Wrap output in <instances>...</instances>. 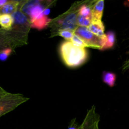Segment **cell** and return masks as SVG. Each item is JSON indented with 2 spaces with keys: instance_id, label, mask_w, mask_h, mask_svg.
Masks as SVG:
<instances>
[{
  "instance_id": "obj_8",
  "label": "cell",
  "mask_w": 129,
  "mask_h": 129,
  "mask_svg": "<svg viewBox=\"0 0 129 129\" xmlns=\"http://www.w3.org/2000/svg\"><path fill=\"white\" fill-rule=\"evenodd\" d=\"M89 30L93 34L103 39H106L105 34V27L103 22L101 20H92L91 23L88 27Z\"/></svg>"
},
{
  "instance_id": "obj_9",
  "label": "cell",
  "mask_w": 129,
  "mask_h": 129,
  "mask_svg": "<svg viewBox=\"0 0 129 129\" xmlns=\"http://www.w3.org/2000/svg\"><path fill=\"white\" fill-rule=\"evenodd\" d=\"M20 1L9 0L5 5L0 7V15H12L17 11L19 8Z\"/></svg>"
},
{
  "instance_id": "obj_5",
  "label": "cell",
  "mask_w": 129,
  "mask_h": 129,
  "mask_svg": "<svg viewBox=\"0 0 129 129\" xmlns=\"http://www.w3.org/2000/svg\"><path fill=\"white\" fill-rule=\"evenodd\" d=\"M74 33L82 39L87 47L96 48L102 50L103 47L105 39L98 37L96 35L90 31L88 27L77 26L74 30Z\"/></svg>"
},
{
  "instance_id": "obj_12",
  "label": "cell",
  "mask_w": 129,
  "mask_h": 129,
  "mask_svg": "<svg viewBox=\"0 0 129 129\" xmlns=\"http://www.w3.org/2000/svg\"><path fill=\"white\" fill-rule=\"evenodd\" d=\"M115 42V34L113 31H110L106 34V39L105 40V44L102 50L106 49H111L113 47Z\"/></svg>"
},
{
  "instance_id": "obj_13",
  "label": "cell",
  "mask_w": 129,
  "mask_h": 129,
  "mask_svg": "<svg viewBox=\"0 0 129 129\" xmlns=\"http://www.w3.org/2000/svg\"><path fill=\"white\" fill-rule=\"evenodd\" d=\"M103 81L109 86L113 87L116 81V75L113 73L104 71L103 73Z\"/></svg>"
},
{
  "instance_id": "obj_3",
  "label": "cell",
  "mask_w": 129,
  "mask_h": 129,
  "mask_svg": "<svg viewBox=\"0 0 129 129\" xmlns=\"http://www.w3.org/2000/svg\"><path fill=\"white\" fill-rule=\"evenodd\" d=\"M28 100L29 98L21 94L8 93L0 98V117L13 111Z\"/></svg>"
},
{
  "instance_id": "obj_11",
  "label": "cell",
  "mask_w": 129,
  "mask_h": 129,
  "mask_svg": "<svg viewBox=\"0 0 129 129\" xmlns=\"http://www.w3.org/2000/svg\"><path fill=\"white\" fill-rule=\"evenodd\" d=\"M13 18L11 15H0V26L5 30H10L13 25Z\"/></svg>"
},
{
  "instance_id": "obj_10",
  "label": "cell",
  "mask_w": 129,
  "mask_h": 129,
  "mask_svg": "<svg viewBox=\"0 0 129 129\" xmlns=\"http://www.w3.org/2000/svg\"><path fill=\"white\" fill-rule=\"evenodd\" d=\"M105 1L100 0L96 1L92 8V20H101L104 10Z\"/></svg>"
},
{
  "instance_id": "obj_17",
  "label": "cell",
  "mask_w": 129,
  "mask_h": 129,
  "mask_svg": "<svg viewBox=\"0 0 129 129\" xmlns=\"http://www.w3.org/2000/svg\"><path fill=\"white\" fill-rule=\"evenodd\" d=\"M71 42L74 45H75L76 47L79 48H86V45L84 44V42L82 40V39L81 38H79L78 35H75L74 34L73 35V38H72L71 40Z\"/></svg>"
},
{
  "instance_id": "obj_16",
  "label": "cell",
  "mask_w": 129,
  "mask_h": 129,
  "mask_svg": "<svg viewBox=\"0 0 129 129\" xmlns=\"http://www.w3.org/2000/svg\"><path fill=\"white\" fill-rule=\"evenodd\" d=\"M58 35L59 36L62 37L64 38V39L67 40V41H71L73 38V35H74V31L70 30H60L59 32L57 33Z\"/></svg>"
},
{
  "instance_id": "obj_7",
  "label": "cell",
  "mask_w": 129,
  "mask_h": 129,
  "mask_svg": "<svg viewBox=\"0 0 129 129\" xmlns=\"http://www.w3.org/2000/svg\"><path fill=\"white\" fill-rule=\"evenodd\" d=\"M17 47L10 30L0 28V53L8 48L14 49Z\"/></svg>"
},
{
  "instance_id": "obj_2",
  "label": "cell",
  "mask_w": 129,
  "mask_h": 129,
  "mask_svg": "<svg viewBox=\"0 0 129 129\" xmlns=\"http://www.w3.org/2000/svg\"><path fill=\"white\" fill-rule=\"evenodd\" d=\"M60 57L64 64L69 68H74L84 64L88 58L86 48H79L70 41L62 43L60 47Z\"/></svg>"
},
{
  "instance_id": "obj_14",
  "label": "cell",
  "mask_w": 129,
  "mask_h": 129,
  "mask_svg": "<svg viewBox=\"0 0 129 129\" xmlns=\"http://www.w3.org/2000/svg\"><path fill=\"white\" fill-rule=\"evenodd\" d=\"M78 15L84 17L92 18V8L89 5H82L78 10Z\"/></svg>"
},
{
  "instance_id": "obj_20",
  "label": "cell",
  "mask_w": 129,
  "mask_h": 129,
  "mask_svg": "<svg viewBox=\"0 0 129 129\" xmlns=\"http://www.w3.org/2000/svg\"><path fill=\"white\" fill-rule=\"evenodd\" d=\"M68 129H79V128H77V127H76L75 126L71 125V126H69Z\"/></svg>"
},
{
  "instance_id": "obj_4",
  "label": "cell",
  "mask_w": 129,
  "mask_h": 129,
  "mask_svg": "<svg viewBox=\"0 0 129 129\" xmlns=\"http://www.w3.org/2000/svg\"><path fill=\"white\" fill-rule=\"evenodd\" d=\"M78 14V10L73 11H69V12L66 13L65 15L51 21V23H49V25L54 27L55 35L62 30H70L74 31L78 26L76 23Z\"/></svg>"
},
{
  "instance_id": "obj_1",
  "label": "cell",
  "mask_w": 129,
  "mask_h": 129,
  "mask_svg": "<svg viewBox=\"0 0 129 129\" xmlns=\"http://www.w3.org/2000/svg\"><path fill=\"white\" fill-rule=\"evenodd\" d=\"M47 2L43 1H20L19 8L28 16L31 27L40 30L49 25L50 20L44 14L45 9L49 6V5H45Z\"/></svg>"
},
{
  "instance_id": "obj_6",
  "label": "cell",
  "mask_w": 129,
  "mask_h": 129,
  "mask_svg": "<svg viewBox=\"0 0 129 129\" xmlns=\"http://www.w3.org/2000/svg\"><path fill=\"white\" fill-rule=\"evenodd\" d=\"M79 129H100L99 117L95 112L94 107L88 110L86 118L79 127Z\"/></svg>"
},
{
  "instance_id": "obj_19",
  "label": "cell",
  "mask_w": 129,
  "mask_h": 129,
  "mask_svg": "<svg viewBox=\"0 0 129 129\" xmlns=\"http://www.w3.org/2000/svg\"><path fill=\"white\" fill-rule=\"evenodd\" d=\"M8 92L5 91L2 87L0 86V98H1L2 97H3L4 96L6 95V94H8Z\"/></svg>"
},
{
  "instance_id": "obj_15",
  "label": "cell",
  "mask_w": 129,
  "mask_h": 129,
  "mask_svg": "<svg viewBox=\"0 0 129 129\" xmlns=\"http://www.w3.org/2000/svg\"><path fill=\"white\" fill-rule=\"evenodd\" d=\"M93 19L89 18L84 17V16H81L78 14L77 16V26H81V27H88L91 23Z\"/></svg>"
},
{
  "instance_id": "obj_18",
  "label": "cell",
  "mask_w": 129,
  "mask_h": 129,
  "mask_svg": "<svg viewBox=\"0 0 129 129\" xmlns=\"http://www.w3.org/2000/svg\"><path fill=\"white\" fill-rule=\"evenodd\" d=\"M13 50V49H11V48H8V49H5L3 51L1 52L0 53V60H2V61H5L7 59V58L8 57L9 55L11 54Z\"/></svg>"
}]
</instances>
